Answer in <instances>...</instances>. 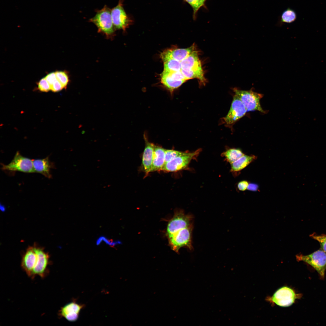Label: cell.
Here are the masks:
<instances>
[{"mask_svg":"<svg viewBox=\"0 0 326 326\" xmlns=\"http://www.w3.org/2000/svg\"><path fill=\"white\" fill-rule=\"evenodd\" d=\"M258 185L256 184L249 183L247 189L250 191H256L258 190Z\"/></svg>","mask_w":326,"mask_h":326,"instance_id":"cell-35","label":"cell"},{"mask_svg":"<svg viewBox=\"0 0 326 326\" xmlns=\"http://www.w3.org/2000/svg\"><path fill=\"white\" fill-rule=\"evenodd\" d=\"M45 78L50 86L57 80L55 72H54L49 73Z\"/></svg>","mask_w":326,"mask_h":326,"instance_id":"cell-33","label":"cell"},{"mask_svg":"<svg viewBox=\"0 0 326 326\" xmlns=\"http://www.w3.org/2000/svg\"><path fill=\"white\" fill-rule=\"evenodd\" d=\"M235 95L240 100L247 111L257 110L262 113L263 110L260 103V100L263 95L253 91L252 90L245 91L237 89H234Z\"/></svg>","mask_w":326,"mask_h":326,"instance_id":"cell-6","label":"cell"},{"mask_svg":"<svg viewBox=\"0 0 326 326\" xmlns=\"http://www.w3.org/2000/svg\"><path fill=\"white\" fill-rule=\"evenodd\" d=\"M165 149L155 145L151 172L161 171L165 164Z\"/></svg>","mask_w":326,"mask_h":326,"instance_id":"cell-17","label":"cell"},{"mask_svg":"<svg viewBox=\"0 0 326 326\" xmlns=\"http://www.w3.org/2000/svg\"><path fill=\"white\" fill-rule=\"evenodd\" d=\"M165 72L172 79L175 81L187 80L181 70L177 71L168 72L165 71Z\"/></svg>","mask_w":326,"mask_h":326,"instance_id":"cell-29","label":"cell"},{"mask_svg":"<svg viewBox=\"0 0 326 326\" xmlns=\"http://www.w3.org/2000/svg\"><path fill=\"white\" fill-rule=\"evenodd\" d=\"M34 247L37 256V259L36 265L33 271L32 278L36 276L43 278L48 273L49 255L48 253L43 251V249Z\"/></svg>","mask_w":326,"mask_h":326,"instance_id":"cell-11","label":"cell"},{"mask_svg":"<svg viewBox=\"0 0 326 326\" xmlns=\"http://www.w3.org/2000/svg\"><path fill=\"white\" fill-rule=\"evenodd\" d=\"M84 305L75 301L70 302L62 307L59 312V315L71 322L76 321Z\"/></svg>","mask_w":326,"mask_h":326,"instance_id":"cell-14","label":"cell"},{"mask_svg":"<svg viewBox=\"0 0 326 326\" xmlns=\"http://www.w3.org/2000/svg\"><path fill=\"white\" fill-rule=\"evenodd\" d=\"M33 162L35 172L40 173L48 178H51L50 170L54 166L48 157L42 159L33 160Z\"/></svg>","mask_w":326,"mask_h":326,"instance_id":"cell-16","label":"cell"},{"mask_svg":"<svg viewBox=\"0 0 326 326\" xmlns=\"http://www.w3.org/2000/svg\"><path fill=\"white\" fill-rule=\"evenodd\" d=\"M111 14L116 30H122L124 31L132 22L124 9L123 0H119L118 4L111 9Z\"/></svg>","mask_w":326,"mask_h":326,"instance_id":"cell-9","label":"cell"},{"mask_svg":"<svg viewBox=\"0 0 326 326\" xmlns=\"http://www.w3.org/2000/svg\"><path fill=\"white\" fill-rule=\"evenodd\" d=\"M55 72L57 80L65 88L69 81V77L67 72L64 71H57Z\"/></svg>","mask_w":326,"mask_h":326,"instance_id":"cell-26","label":"cell"},{"mask_svg":"<svg viewBox=\"0 0 326 326\" xmlns=\"http://www.w3.org/2000/svg\"><path fill=\"white\" fill-rule=\"evenodd\" d=\"M248 184L249 183L247 181H242L238 183V188L239 190L244 191L247 189Z\"/></svg>","mask_w":326,"mask_h":326,"instance_id":"cell-34","label":"cell"},{"mask_svg":"<svg viewBox=\"0 0 326 326\" xmlns=\"http://www.w3.org/2000/svg\"><path fill=\"white\" fill-rule=\"evenodd\" d=\"M181 71L187 80L197 78L202 82H204L205 81L202 69L197 70L181 69Z\"/></svg>","mask_w":326,"mask_h":326,"instance_id":"cell-22","label":"cell"},{"mask_svg":"<svg viewBox=\"0 0 326 326\" xmlns=\"http://www.w3.org/2000/svg\"><path fill=\"white\" fill-rule=\"evenodd\" d=\"M244 105L235 95L233 97L230 110L224 118L225 123L232 125L243 117L247 112Z\"/></svg>","mask_w":326,"mask_h":326,"instance_id":"cell-10","label":"cell"},{"mask_svg":"<svg viewBox=\"0 0 326 326\" xmlns=\"http://www.w3.org/2000/svg\"><path fill=\"white\" fill-rule=\"evenodd\" d=\"M3 170L10 171H19L24 173L35 172L33 160L22 155L18 151L10 163L7 165L2 164Z\"/></svg>","mask_w":326,"mask_h":326,"instance_id":"cell-8","label":"cell"},{"mask_svg":"<svg viewBox=\"0 0 326 326\" xmlns=\"http://www.w3.org/2000/svg\"><path fill=\"white\" fill-rule=\"evenodd\" d=\"M312 238L318 241L320 243L321 249L326 253V235H318L313 233L310 235Z\"/></svg>","mask_w":326,"mask_h":326,"instance_id":"cell-28","label":"cell"},{"mask_svg":"<svg viewBox=\"0 0 326 326\" xmlns=\"http://www.w3.org/2000/svg\"><path fill=\"white\" fill-rule=\"evenodd\" d=\"M96 244L98 246L102 243H104L109 246L114 247L121 244L120 241L119 240H113L109 239L104 236L101 235L97 239Z\"/></svg>","mask_w":326,"mask_h":326,"instance_id":"cell-24","label":"cell"},{"mask_svg":"<svg viewBox=\"0 0 326 326\" xmlns=\"http://www.w3.org/2000/svg\"><path fill=\"white\" fill-rule=\"evenodd\" d=\"M63 88L62 84L57 80L51 85V90L54 92L59 91Z\"/></svg>","mask_w":326,"mask_h":326,"instance_id":"cell-32","label":"cell"},{"mask_svg":"<svg viewBox=\"0 0 326 326\" xmlns=\"http://www.w3.org/2000/svg\"><path fill=\"white\" fill-rule=\"evenodd\" d=\"M161 82L164 86L172 93L174 90L180 86L186 81H175L172 79L164 71L161 75Z\"/></svg>","mask_w":326,"mask_h":326,"instance_id":"cell-20","label":"cell"},{"mask_svg":"<svg viewBox=\"0 0 326 326\" xmlns=\"http://www.w3.org/2000/svg\"><path fill=\"white\" fill-rule=\"evenodd\" d=\"M299 295L296 293L291 288L284 286L277 290L268 301L278 306L286 307L292 305Z\"/></svg>","mask_w":326,"mask_h":326,"instance_id":"cell-7","label":"cell"},{"mask_svg":"<svg viewBox=\"0 0 326 326\" xmlns=\"http://www.w3.org/2000/svg\"><path fill=\"white\" fill-rule=\"evenodd\" d=\"M193 217L190 214H187L183 210H177L168 224L166 235L167 236L172 235L182 229L193 225Z\"/></svg>","mask_w":326,"mask_h":326,"instance_id":"cell-5","label":"cell"},{"mask_svg":"<svg viewBox=\"0 0 326 326\" xmlns=\"http://www.w3.org/2000/svg\"><path fill=\"white\" fill-rule=\"evenodd\" d=\"M194 51V46L193 45L185 49L171 48L163 51L160 56L163 62L170 59L181 62Z\"/></svg>","mask_w":326,"mask_h":326,"instance_id":"cell-12","label":"cell"},{"mask_svg":"<svg viewBox=\"0 0 326 326\" xmlns=\"http://www.w3.org/2000/svg\"><path fill=\"white\" fill-rule=\"evenodd\" d=\"M297 260L302 261L312 267L324 278L326 269V253L321 249L308 255L302 254L296 256Z\"/></svg>","mask_w":326,"mask_h":326,"instance_id":"cell-3","label":"cell"},{"mask_svg":"<svg viewBox=\"0 0 326 326\" xmlns=\"http://www.w3.org/2000/svg\"><path fill=\"white\" fill-rule=\"evenodd\" d=\"M37 259V256L34 247H29L23 256L21 266L23 270L30 277L32 278L33 270Z\"/></svg>","mask_w":326,"mask_h":326,"instance_id":"cell-13","label":"cell"},{"mask_svg":"<svg viewBox=\"0 0 326 326\" xmlns=\"http://www.w3.org/2000/svg\"><path fill=\"white\" fill-rule=\"evenodd\" d=\"M193 8L195 13L204 4L206 0H185Z\"/></svg>","mask_w":326,"mask_h":326,"instance_id":"cell-31","label":"cell"},{"mask_svg":"<svg viewBox=\"0 0 326 326\" xmlns=\"http://www.w3.org/2000/svg\"><path fill=\"white\" fill-rule=\"evenodd\" d=\"M96 14L90 18L89 21L97 27L98 32L104 34L108 39H113L116 30L114 27L111 14V9L105 5L101 9H96Z\"/></svg>","mask_w":326,"mask_h":326,"instance_id":"cell-1","label":"cell"},{"mask_svg":"<svg viewBox=\"0 0 326 326\" xmlns=\"http://www.w3.org/2000/svg\"><path fill=\"white\" fill-rule=\"evenodd\" d=\"M244 155L241 150L232 148L224 152L221 155L225 158V159L227 162L231 164Z\"/></svg>","mask_w":326,"mask_h":326,"instance_id":"cell-21","label":"cell"},{"mask_svg":"<svg viewBox=\"0 0 326 326\" xmlns=\"http://www.w3.org/2000/svg\"><path fill=\"white\" fill-rule=\"evenodd\" d=\"M184 152L172 149H165V164L182 154Z\"/></svg>","mask_w":326,"mask_h":326,"instance_id":"cell-27","label":"cell"},{"mask_svg":"<svg viewBox=\"0 0 326 326\" xmlns=\"http://www.w3.org/2000/svg\"><path fill=\"white\" fill-rule=\"evenodd\" d=\"M144 136L145 147L142 155V165L146 176L151 172L155 145L149 142L145 135Z\"/></svg>","mask_w":326,"mask_h":326,"instance_id":"cell-15","label":"cell"},{"mask_svg":"<svg viewBox=\"0 0 326 326\" xmlns=\"http://www.w3.org/2000/svg\"><path fill=\"white\" fill-rule=\"evenodd\" d=\"M181 62L182 70L202 69L197 52L195 50Z\"/></svg>","mask_w":326,"mask_h":326,"instance_id":"cell-18","label":"cell"},{"mask_svg":"<svg viewBox=\"0 0 326 326\" xmlns=\"http://www.w3.org/2000/svg\"><path fill=\"white\" fill-rule=\"evenodd\" d=\"M256 156L254 155L244 154L236 161L230 164L231 171L236 172L240 171L256 160Z\"/></svg>","mask_w":326,"mask_h":326,"instance_id":"cell-19","label":"cell"},{"mask_svg":"<svg viewBox=\"0 0 326 326\" xmlns=\"http://www.w3.org/2000/svg\"><path fill=\"white\" fill-rule=\"evenodd\" d=\"M193 225L179 230L167 237L169 246L174 251L178 253L182 247L190 250L193 249L192 245V232Z\"/></svg>","mask_w":326,"mask_h":326,"instance_id":"cell-2","label":"cell"},{"mask_svg":"<svg viewBox=\"0 0 326 326\" xmlns=\"http://www.w3.org/2000/svg\"><path fill=\"white\" fill-rule=\"evenodd\" d=\"M296 18L295 11L290 8L285 10L281 16V21L283 22L290 23L294 21Z\"/></svg>","mask_w":326,"mask_h":326,"instance_id":"cell-25","label":"cell"},{"mask_svg":"<svg viewBox=\"0 0 326 326\" xmlns=\"http://www.w3.org/2000/svg\"><path fill=\"white\" fill-rule=\"evenodd\" d=\"M39 89L41 91L47 92L51 90V86L45 78H43L38 84Z\"/></svg>","mask_w":326,"mask_h":326,"instance_id":"cell-30","label":"cell"},{"mask_svg":"<svg viewBox=\"0 0 326 326\" xmlns=\"http://www.w3.org/2000/svg\"><path fill=\"white\" fill-rule=\"evenodd\" d=\"M0 209L2 211H4L5 210V206L3 205H0Z\"/></svg>","mask_w":326,"mask_h":326,"instance_id":"cell-36","label":"cell"},{"mask_svg":"<svg viewBox=\"0 0 326 326\" xmlns=\"http://www.w3.org/2000/svg\"><path fill=\"white\" fill-rule=\"evenodd\" d=\"M201 150L200 149L192 152H184L182 154L165 163L161 171L174 172L186 168L191 161L196 159Z\"/></svg>","mask_w":326,"mask_h":326,"instance_id":"cell-4","label":"cell"},{"mask_svg":"<svg viewBox=\"0 0 326 326\" xmlns=\"http://www.w3.org/2000/svg\"><path fill=\"white\" fill-rule=\"evenodd\" d=\"M164 70L168 72L181 71V69L180 61L170 59L164 62Z\"/></svg>","mask_w":326,"mask_h":326,"instance_id":"cell-23","label":"cell"}]
</instances>
